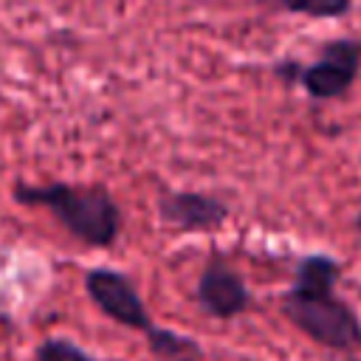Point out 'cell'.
Listing matches in <instances>:
<instances>
[{
	"label": "cell",
	"mask_w": 361,
	"mask_h": 361,
	"mask_svg": "<svg viewBox=\"0 0 361 361\" xmlns=\"http://www.w3.org/2000/svg\"><path fill=\"white\" fill-rule=\"evenodd\" d=\"M341 265L327 254H307L296 262L293 285L282 293L285 319L327 350H358L361 319L355 310L336 296Z\"/></svg>",
	"instance_id": "1"
},
{
	"label": "cell",
	"mask_w": 361,
	"mask_h": 361,
	"mask_svg": "<svg viewBox=\"0 0 361 361\" xmlns=\"http://www.w3.org/2000/svg\"><path fill=\"white\" fill-rule=\"evenodd\" d=\"M20 206L48 209L62 228L90 248H110L121 234V209L116 197L96 183H25L11 186Z\"/></svg>",
	"instance_id": "2"
},
{
	"label": "cell",
	"mask_w": 361,
	"mask_h": 361,
	"mask_svg": "<svg viewBox=\"0 0 361 361\" xmlns=\"http://www.w3.org/2000/svg\"><path fill=\"white\" fill-rule=\"evenodd\" d=\"M85 293L107 319L118 322L121 327H130L138 333H147L152 327V319L147 313V305H144L138 288L121 271L90 268L85 274Z\"/></svg>",
	"instance_id": "3"
},
{
	"label": "cell",
	"mask_w": 361,
	"mask_h": 361,
	"mask_svg": "<svg viewBox=\"0 0 361 361\" xmlns=\"http://www.w3.org/2000/svg\"><path fill=\"white\" fill-rule=\"evenodd\" d=\"M361 68V42L358 39H333L322 48L319 59L299 71V82L307 96L324 102L344 96Z\"/></svg>",
	"instance_id": "4"
},
{
	"label": "cell",
	"mask_w": 361,
	"mask_h": 361,
	"mask_svg": "<svg viewBox=\"0 0 361 361\" xmlns=\"http://www.w3.org/2000/svg\"><path fill=\"white\" fill-rule=\"evenodd\" d=\"M195 296H197V305L214 319H234V316L245 313L251 305V293H248L243 276L223 257L209 259V265L203 268V274L197 279Z\"/></svg>",
	"instance_id": "5"
},
{
	"label": "cell",
	"mask_w": 361,
	"mask_h": 361,
	"mask_svg": "<svg viewBox=\"0 0 361 361\" xmlns=\"http://www.w3.org/2000/svg\"><path fill=\"white\" fill-rule=\"evenodd\" d=\"M158 214L164 223L180 231H214L226 223L228 206L220 197L206 195V192L175 189V192H161Z\"/></svg>",
	"instance_id": "6"
},
{
	"label": "cell",
	"mask_w": 361,
	"mask_h": 361,
	"mask_svg": "<svg viewBox=\"0 0 361 361\" xmlns=\"http://www.w3.org/2000/svg\"><path fill=\"white\" fill-rule=\"evenodd\" d=\"M144 336H147L149 353L158 361H203V347L195 338L183 336V333H175V330L152 324Z\"/></svg>",
	"instance_id": "7"
},
{
	"label": "cell",
	"mask_w": 361,
	"mask_h": 361,
	"mask_svg": "<svg viewBox=\"0 0 361 361\" xmlns=\"http://www.w3.org/2000/svg\"><path fill=\"white\" fill-rule=\"evenodd\" d=\"M268 8H282L290 14H305L313 20H336L344 17L353 6V0H257Z\"/></svg>",
	"instance_id": "8"
},
{
	"label": "cell",
	"mask_w": 361,
	"mask_h": 361,
	"mask_svg": "<svg viewBox=\"0 0 361 361\" xmlns=\"http://www.w3.org/2000/svg\"><path fill=\"white\" fill-rule=\"evenodd\" d=\"M34 361H93V355L71 338H45L34 350Z\"/></svg>",
	"instance_id": "9"
},
{
	"label": "cell",
	"mask_w": 361,
	"mask_h": 361,
	"mask_svg": "<svg viewBox=\"0 0 361 361\" xmlns=\"http://www.w3.org/2000/svg\"><path fill=\"white\" fill-rule=\"evenodd\" d=\"M353 226H355V231H358V237H361V212L355 214V220H353Z\"/></svg>",
	"instance_id": "10"
}]
</instances>
